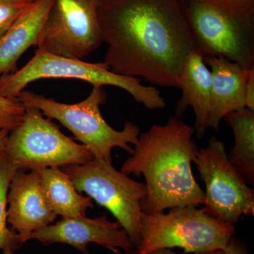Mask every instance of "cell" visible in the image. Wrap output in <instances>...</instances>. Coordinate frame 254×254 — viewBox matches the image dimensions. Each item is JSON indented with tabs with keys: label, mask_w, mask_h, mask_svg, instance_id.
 Listing matches in <instances>:
<instances>
[{
	"label": "cell",
	"mask_w": 254,
	"mask_h": 254,
	"mask_svg": "<svg viewBox=\"0 0 254 254\" xmlns=\"http://www.w3.org/2000/svg\"><path fill=\"white\" fill-rule=\"evenodd\" d=\"M17 170L5 152L0 154V250L10 249L14 252L20 250L23 243L19 235L8 227L7 194L9 184Z\"/></svg>",
	"instance_id": "obj_18"
},
{
	"label": "cell",
	"mask_w": 254,
	"mask_h": 254,
	"mask_svg": "<svg viewBox=\"0 0 254 254\" xmlns=\"http://www.w3.org/2000/svg\"><path fill=\"white\" fill-rule=\"evenodd\" d=\"M178 88H181L182 95L176 103L175 116L180 118L191 107L195 116V135L202 138L209 128L211 73L199 52H192L187 57L179 77Z\"/></svg>",
	"instance_id": "obj_14"
},
{
	"label": "cell",
	"mask_w": 254,
	"mask_h": 254,
	"mask_svg": "<svg viewBox=\"0 0 254 254\" xmlns=\"http://www.w3.org/2000/svg\"><path fill=\"white\" fill-rule=\"evenodd\" d=\"M96 8L112 71L178 88L187 57L198 51L178 0H96Z\"/></svg>",
	"instance_id": "obj_1"
},
{
	"label": "cell",
	"mask_w": 254,
	"mask_h": 254,
	"mask_svg": "<svg viewBox=\"0 0 254 254\" xmlns=\"http://www.w3.org/2000/svg\"><path fill=\"white\" fill-rule=\"evenodd\" d=\"M42 190L50 208L63 218L86 216L93 200L81 195L64 171L58 167L39 170Z\"/></svg>",
	"instance_id": "obj_16"
},
{
	"label": "cell",
	"mask_w": 254,
	"mask_h": 254,
	"mask_svg": "<svg viewBox=\"0 0 254 254\" xmlns=\"http://www.w3.org/2000/svg\"><path fill=\"white\" fill-rule=\"evenodd\" d=\"M7 223L23 244L33 232L44 228L58 215L50 208L42 190L39 170H16L7 194Z\"/></svg>",
	"instance_id": "obj_12"
},
{
	"label": "cell",
	"mask_w": 254,
	"mask_h": 254,
	"mask_svg": "<svg viewBox=\"0 0 254 254\" xmlns=\"http://www.w3.org/2000/svg\"><path fill=\"white\" fill-rule=\"evenodd\" d=\"M25 107L37 108L48 119L58 120L72 132L77 141L91 152L94 158L113 163L112 150L122 148L133 154L140 133L138 125L125 122L123 130L118 131L105 121L100 106L106 103L103 86H93L86 98L75 104H66L33 92L23 91L18 97Z\"/></svg>",
	"instance_id": "obj_3"
},
{
	"label": "cell",
	"mask_w": 254,
	"mask_h": 254,
	"mask_svg": "<svg viewBox=\"0 0 254 254\" xmlns=\"http://www.w3.org/2000/svg\"><path fill=\"white\" fill-rule=\"evenodd\" d=\"M224 119L235 136L227 158L245 182L254 187V111L242 108L229 113Z\"/></svg>",
	"instance_id": "obj_17"
},
{
	"label": "cell",
	"mask_w": 254,
	"mask_h": 254,
	"mask_svg": "<svg viewBox=\"0 0 254 254\" xmlns=\"http://www.w3.org/2000/svg\"><path fill=\"white\" fill-rule=\"evenodd\" d=\"M24 1H35V0H24Z\"/></svg>",
	"instance_id": "obj_28"
},
{
	"label": "cell",
	"mask_w": 254,
	"mask_h": 254,
	"mask_svg": "<svg viewBox=\"0 0 254 254\" xmlns=\"http://www.w3.org/2000/svg\"><path fill=\"white\" fill-rule=\"evenodd\" d=\"M3 254H14V252L10 249H6V250H3Z\"/></svg>",
	"instance_id": "obj_27"
},
{
	"label": "cell",
	"mask_w": 254,
	"mask_h": 254,
	"mask_svg": "<svg viewBox=\"0 0 254 254\" xmlns=\"http://www.w3.org/2000/svg\"><path fill=\"white\" fill-rule=\"evenodd\" d=\"M112 163L93 158L83 165L66 167L64 171L78 192L86 193L113 214L137 249L141 244V202L146 196V187L119 171Z\"/></svg>",
	"instance_id": "obj_7"
},
{
	"label": "cell",
	"mask_w": 254,
	"mask_h": 254,
	"mask_svg": "<svg viewBox=\"0 0 254 254\" xmlns=\"http://www.w3.org/2000/svg\"><path fill=\"white\" fill-rule=\"evenodd\" d=\"M205 1H215V2L225 3V4H234L232 0H205Z\"/></svg>",
	"instance_id": "obj_25"
},
{
	"label": "cell",
	"mask_w": 254,
	"mask_h": 254,
	"mask_svg": "<svg viewBox=\"0 0 254 254\" xmlns=\"http://www.w3.org/2000/svg\"><path fill=\"white\" fill-rule=\"evenodd\" d=\"M205 184V213L235 225L242 215L254 216V190L230 163L225 143L211 136L198 148L194 162Z\"/></svg>",
	"instance_id": "obj_9"
},
{
	"label": "cell",
	"mask_w": 254,
	"mask_h": 254,
	"mask_svg": "<svg viewBox=\"0 0 254 254\" xmlns=\"http://www.w3.org/2000/svg\"><path fill=\"white\" fill-rule=\"evenodd\" d=\"M222 254H250L245 242L232 237Z\"/></svg>",
	"instance_id": "obj_22"
},
{
	"label": "cell",
	"mask_w": 254,
	"mask_h": 254,
	"mask_svg": "<svg viewBox=\"0 0 254 254\" xmlns=\"http://www.w3.org/2000/svg\"><path fill=\"white\" fill-rule=\"evenodd\" d=\"M33 1L0 0V38Z\"/></svg>",
	"instance_id": "obj_20"
},
{
	"label": "cell",
	"mask_w": 254,
	"mask_h": 254,
	"mask_svg": "<svg viewBox=\"0 0 254 254\" xmlns=\"http://www.w3.org/2000/svg\"><path fill=\"white\" fill-rule=\"evenodd\" d=\"M37 108L26 107L22 123L8 137L4 152L17 170L79 165L94 158L86 146L65 136Z\"/></svg>",
	"instance_id": "obj_8"
},
{
	"label": "cell",
	"mask_w": 254,
	"mask_h": 254,
	"mask_svg": "<svg viewBox=\"0 0 254 254\" xmlns=\"http://www.w3.org/2000/svg\"><path fill=\"white\" fill-rule=\"evenodd\" d=\"M252 5L191 0L188 11L197 50L250 69L254 68Z\"/></svg>",
	"instance_id": "obj_5"
},
{
	"label": "cell",
	"mask_w": 254,
	"mask_h": 254,
	"mask_svg": "<svg viewBox=\"0 0 254 254\" xmlns=\"http://www.w3.org/2000/svg\"><path fill=\"white\" fill-rule=\"evenodd\" d=\"M103 43L96 0H54L38 49L83 60Z\"/></svg>",
	"instance_id": "obj_10"
},
{
	"label": "cell",
	"mask_w": 254,
	"mask_h": 254,
	"mask_svg": "<svg viewBox=\"0 0 254 254\" xmlns=\"http://www.w3.org/2000/svg\"><path fill=\"white\" fill-rule=\"evenodd\" d=\"M245 108L254 111V68L251 69L245 89Z\"/></svg>",
	"instance_id": "obj_21"
},
{
	"label": "cell",
	"mask_w": 254,
	"mask_h": 254,
	"mask_svg": "<svg viewBox=\"0 0 254 254\" xmlns=\"http://www.w3.org/2000/svg\"><path fill=\"white\" fill-rule=\"evenodd\" d=\"M235 232V225L220 221L195 205L176 207L168 213L143 212L141 244L136 250L141 254L176 247L186 254L223 252Z\"/></svg>",
	"instance_id": "obj_6"
},
{
	"label": "cell",
	"mask_w": 254,
	"mask_h": 254,
	"mask_svg": "<svg viewBox=\"0 0 254 254\" xmlns=\"http://www.w3.org/2000/svg\"><path fill=\"white\" fill-rule=\"evenodd\" d=\"M38 241L44 246L63 244L71 246L84 254H90L88 246L94 243L118 254L120 250L134 249L126 231L118 221L108 220L104 213L98 218L86 216L63 218L53 225L33 232L28 240Z\"/></svg>",
	"instance_id": "obj_11"
},
{
	"label": "cell",
	"mask_w": 254,
	"mask_h": 254,
	"mask_svg": "<svg viewBox=\"0 0 254 254\" xmlns=\"http://www.w3.org/2000/svg\"><path fill=\"white\" fill-rule=\"evenodd\" d=\"M26 107L18 98H9L0 94V129L12 131L22 123Z\"/></svg>",
	"instance_id": "obj_19"
},
{
	"label": "cell",
	"mask_w": 254,
	"mask_h": 254,
	"mask_svg": "<svg viewBox=\"0 0 254 254\" xmlns=\"http://www.w3.org/2000/svg\"><path fill=\"white\" fill-rule=\"evenodd\" d=\"M117 254H141L138 253V251L136 249H132V250L125 251L123 252H119ZM145 254H222V252H209V253H193V254H177L176 252H173L170 249H159L152 252H148V253Z\"/></svg>",
	"instance_id": "obj_23"
},
{
	"label": "cell",
	"mask_w": 254,
	"mask_h": 254,
	"mask_svg": "<svg viewBox=\"0 0 254 254\" xmlns=\"http://www.w3.org/2000/svg\"><path fill=\"white\" fill-rule=\"evenodd\" d=\"M9 132L6 130L0 129V154L4 152L7 143Z\"/></svg>",
	"instance_id": "obj_24"
},
{
	"label": "cell",
	"mask_w": 254,
	"mask_h": 254,
	"mask_svg": "<svg viewBox=\"0 0 254 254\" xmlns=\"http://www.w3.org/2000/svg\"><path fill=\"white\" fill-rule=\"evenodd\" d=\"M236 3H252V0H232Z\"/></svg>",
	"instance_id": "obj_26"
},
{
	"label": "cell",
	"mask_w": 254,
	"mask_h": 254,
	"mask_svg": "<svg viewBox=\"0 0 254 254\" xmlns=\"http://www.w3.org/2000/svg\"><path fill=\"white\" fill-rule=\"evenodd\" d=\"M194 134L193 127L175 116L139 135L133 154L125 160L121 172L144 177L147 194L141 202L143 213L204 204V190L192 171L198 149Z\"/></svg>",
	"instance_id": "obj_2"
},
{
	"label": "cell",
	"mask_w": 254,
	"mask_h": 254,
	"mask_svg": "<svg viewBox=\"0 0 254 254\" xmlns=\"http://www.w3.org/2000/svg\"><path fill=\"white\" fill-rule=\"evenodd\" d=\"M203 61L210 66L211 73L208 127L218 131L220 123L227 115L245 108L246 83L252 68L246 69L237 64L215 57H204Z\"/></svg>",
	"instance_id": "obj_13"
},
{
	"label": "cell",
	"mask_w": 254,
	"mask_h": 254,
	"mask_svg": "<svg viewBox=\"0 0 254 254\" xmlns=\"http://www.w3.org/2000/svg\"><path fill=\"white\" fill-rule=\"evenodd\" d=\"M54 0H35L0 38V76L17 71V62L31 46H38Z\"/></svg>",
	"instance_id": "obj_15"
},
{
	"label": "cell",
	"mask_w": 254,
	"mask_h": 254,
	"mask_svg": "<svg viewBox=\"0 0 254 254\" xmlns=\"http://www.w3.org/2000/svg\"><path fill=\"white\" fill-rule=\"evenodd\" d=\"M44 78H72L93 86H113L125 90L148 110L163 109L165 100L153 86H143L141 79L114 73L105 62L89 63L70 59L38 49L34 57L14 73L0 76V94L18 98L28 84Z\"/></svg>",
	"instance_id": "obj_4"
}]
</instances>
